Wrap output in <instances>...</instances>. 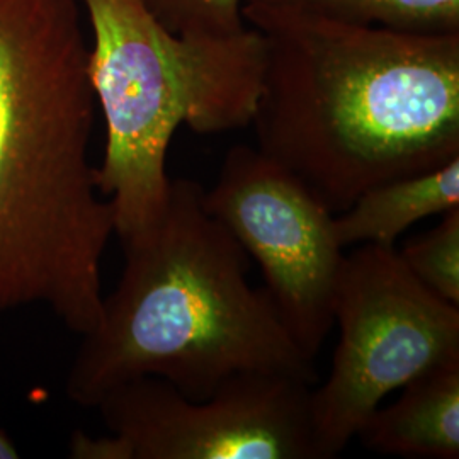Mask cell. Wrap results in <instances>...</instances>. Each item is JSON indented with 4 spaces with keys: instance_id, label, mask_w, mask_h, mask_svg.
<instances>
[{
    "instance_id": "4fadbf2b",
    "label": "cell",
    "mask_w": 459,
    "mask_h": 459,
    "mask_svg": "<svg viewBox=\"0 0 459 459\" xmlns=\"http://www.w3.org/2000/svg\"><path fill=\"white\" fill-rule=\"evenodd\" d=\"M70 456L77 459H132L126 443L115 434L108 437H92L75 432L70 441Z\"/></svg>"
},
{
    "instance_id": "7a4b0ae2",
    "label": "cell",
    "mask_w": 459,
    "mask_h": 459,
    "mask_svg": "<svg viewBox=\"0 0 459 459\" xmlns=\"http://www.w3.org/2000/svg\"><path fill=\"white\" fill-rule=\"evenodd\" d=\"M96 96L77 0H0V313L102 316L111 203L91 162Z\"/></svg>"
},
{
    "instance_id": "7c38bea8",
    "label": "cell",
    "mask_w": 459,
    "mask_h": 459,
    "mask_svg": "<svg viewBox=\"0 0 459 459\" xmlns=\"http://www.w3.org/2000/svg\"><path fill=\"white\" fill-rule=\"evenodd\" d=\"M169 31L187 36H229L247 28L246 0H142Z\"/></svg>"
},
{
    "instance_id": "3957f363",
    "label": "cell",
    "mask_w": 459,
    "mask_h": 459,
    "mask_svg": "<svg viewBox=\"0 0 459 459\" xmlns=\"http://www.w3.org/2000/svg\"><path fill=\"white\" fill-rule=\"evenodd\" d=\"M203 193L196 181L170 179L157 218L119 240L121 278L66 377L74 403L96 407L109 390L145 377L193 400L244 373L318 383L265 288L250 286L246 250L206 212Z\"/></svg>"
},
{
    "instance_id": "ba28073f",
    "label": "cell",
    "mask_w": 459,
    "mask_h": 459,
    "mask_svg": "<svg viewBox=\"0 0 459 459\" xmlns=\"http://www.w3.org/2000/svg\"><path fill=\"white\" fill-rule=\"evenodd\" d=\"M379 405L356 437L366 449L409 459L459 458V358L411 377Z\"/></svg>"
},
{
    "instance_id": "277c9868",
    "label": "cell",
    "mask_w": 459,
    "mask_h": 459,
    "mask_svg": "<svg viewBox=\"0 0 459 459\" xmlns=\"http://www.w3.org/2000/svg\"><path fill=\"white\" fill-rule=\"evenodd\" d=\"M94 45L89 77L106 126L99 193L119 240L164 208L167 152L186 125L201 134L252 125L263 89V36L169 31L142 0H82Z\"/></svg>"
},
{
    "instance_id": "5b68a950",
    "label": "cell",
    "mask_w": 459,
    "mask_h": 459,
    "mask_svg": "<svg viewBox=\"0 0 459 459\" xmlns=\"http://www.w3.org/2000/svg\"><path fill=\"white\" fill-rule=\"evenodd\" d=\"M339 342L328 379L312 390L318 459L335 458L383 400L411 377L459 358V307L434 295L396 247L345 254L333 296Z\"/></svg>"
},
{
    "instance_id": "8fae6325",
    "label": "cell",
    "mask_w": 459,
    "mask_h": 459,
    "mask_svg": "<svg viewBox=\"0 0 459 459\" xmlns=\"http://www.w3.org/2000/svg\"><path fill=\"white\" fill-rule=\"evenodd\" d=\"M398 252L427 290L459 307V208Z\"/></svg>"
},
{
    "instance_id": "30bf717a",
    "label": "cell",
    "mask_w": 459,
    "mask_h": 459,
    "mask_svg": "<svg viewBox=\"0 0 459 459\" xmlns=\"http://www.w3.org/2000/svg\"><path fill=\"white\" fill-rule=\"evenodd\" d=\"M246 4L411 33H459V0H246Z\"/></svg>"
},
{
    "instance_id": "52a82bcc",
    "label": "cell",
    "mask_w": 459,
    "mask_h": 459,
    "mask_svg": "<svg viewBox=\"0 0 459 459\" xmlns=\"http://www.w3.org/2000/svg\"><path fill=\"white\" fill-rule=\"evenodd\" d=\"M96 407L132 459H318L312 385L290 375L244 373L203 400L136 377Z\"/></svg>"
},
{
    "instance_id": "5bb4252c",
    "label": "cell",
    "mask_w": 459,
    "mask_h": 459,
    "mask_svg": "<svg viewBox=\"0 0 459 459\" xmlns=\"http://www.w3.org/2000/svg\"><path fill=\"white\" fill-rule=\"evenodd\" d=\"M19 458L17 447L13 444V441L0 432V459H16Z\"/></svg>"
},
{
    "instance_id": "8992f818",
    "label": "cell",
    "mask_w": 459,
    "mask_h": 459,
    "mask_svg": "<svg viewBox=\"0 0 459 459\" xmlns=\"http://www.w3.org/2000/svg\"><path fill=\"white\" fill-rule=\"evenodd\" d=\"M203 203L259 264L282 325L315 361L335 327L333 296L345 255L335 214L295 174L246 145L230 148Z\"/></svg>"
},
{
    "instance_id": "6da1fadb",
    "label": "cell",
    "mask_w": 459,
    "mask_h": 459,
    "mask_svg": "<svg viewBox=\"0 0 459 459\" xmlns=\"http://www.w3.org/2000/svg\"><path fill=\"white\" fill-rule=\"evenodd\" d=\"M257 148L333 214L459 157V33L398 31L255 4Z\"/></svg>"
},
{
    "instance_id": "9c48e42d",
    "label": "cell",
    "mask_w": 459,
    "mask_h": 459,
    "mask_svg": "<svg viewBox=\"0 0 459 459\" xmlns=\"http://www.w3.org/2000/svg\"><path fill=\"white\" fill-rule=\"evenodd\" d=\"M459 208V157L434 170L383 182L333 216L341 246L396 247V240L427 216Z\"/></svg>"
}]
</instances>
